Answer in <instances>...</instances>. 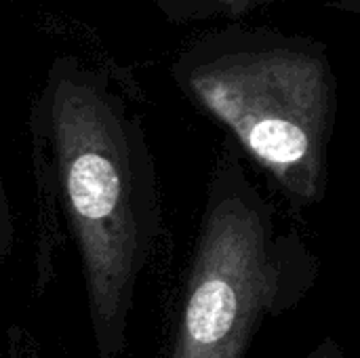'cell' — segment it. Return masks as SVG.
<instances>
[{
  "mask_svg": "<svg viewBox=\"0 0 360 358\" xmlns=\"http://www.w3.org/2000/svg\"><path fill=\"white\" fill-rule=\"evenodd\" d=\"M27 124L38 190L55 203L78 253L97 358H120L139 281L162 232L143 120L105 72L59 55Z\"/></svg>",
  "mask_w": 360,
  "mask_h": 358,
  "instance_id": "1",
  "label": "cell"
},
{
  "mask_svg": "<svg viewBox=\"0 0 360 358\" xmlns=\"http://www.w3.org/2000/svg\"><path fill=\"white\" fill-rule=\"evenodd\" d=\"M171 78L293 207L323 203L340 106L325 42L230 23L194 38L171 63Z\"/></svg>",
  "mask_w": 360,
  "mask_h": 358,
  "instance_id": "2",
  "label": "cell"
},
{
  "mask_svg": "<svg viewBox=\"0 0 360 358\" xmlns=\"http://www.w3.org/2000/svg\"><path fill=\"white\" fill-rule=\"evenodd\" d=\"M316 281L308 241L226 143L207 181L167 358H245L259 331L295 310Z\"/></svg>",
  "mask_w": 360,
  "mask_h": 358,
  "instance_id": "3",
  "label": "cell"
},
{
  "mask_svg": "<svg viewBox=\"0 0 360 358\" xmlns=\"http://www.w3.org/2000/svg\"><path fill=\"white\" fill-rule=\"evenodd\" d=\"M281 0H154L160 17L171 25L228 19L236 23L245 15Z\"/></svg>",
  "mask_w": 360,
  "mask_h": 358,
  "instance_id": "4",
  "label": "cell"
},
{
  "mask_svg": "<svg viewBox=\"0 0 360 358\" xmlns=\"http://www.w3.org/2000/svg\"><path fill=\"white\" fill-rule=\"evenodd\" d=\"M15 247V222H13V209L11 198L0 173V262L8 260Z\"/></svg>",
  "mask_w": 360,
  "mask_h": 358,
  "instance_id": "5",
  "label": "cell"
},
{
  "mask_svg": "<svg viewBox=\"0 0 360 358\" xmlns=\"http://www.w3.org/2000/svg\"><path fill=\"white\" fill-rule=\"evenodd\" d=\"M306 358H346V354H344V348L340 346L338 340L325 338L306 354Z\"/></svg>",
  "mask_w": 360,
  "mask_h": 358,
  "instance_id": "6",
  "label": "cell"
},
{
  "mask_svg": "<svg viewBox=\"0 0 360 358\" xmlns=\"http://www.w3.org/2000/svg\"><path fill=\"white\" fill-rule=\"evenodd\" d=\"M0 358H36V357H30V354H25V352H4V350H0Z\"/></svg>",
  "mask_w": 360,
  "mask_h": 358,
  "instance_id": "7",
  "label": "cell"
}]
</instances>
